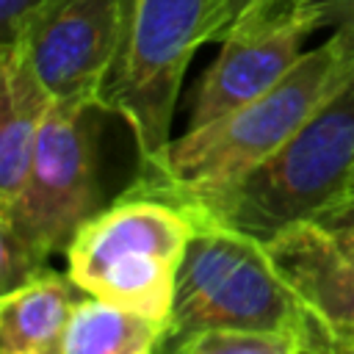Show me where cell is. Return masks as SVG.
I'll use <instances>...</instances> for the list:
<instances>
[{"instance_id":"obj_20","label":"cell","mask_w":354,"mask_h":354,"mask_svg":"<svg viewBox=\"0 0 354 354\" xmlns=\"http://www.w3.org/2000/svg\"><path fill=\"white\" fill-rule=\"evenodd\" d=\"M351 191H354V180H351V185H348V191H346V194H351ZM346 194H343V196H346Z\"/></svg>"},{"instance_id":"obj_4","label":"cell","mask_w":354,"mask_h":354,"mask_svg":"<svg viewBox=\"0 0 354 354\" xmlns=\"http://www.w3.org/2000/svg\"><path fill=\"white\" fill-rule=\"evenodd\" d=\"M354 180V66L346 83L260 169L191 207L257 238L313 218ZM166 196V194H163Z\"/></svg>"},{"instance_id":"obj_14","label":"cell","mask_w":354,"mask_h":354,"mask_svg":"<svg viewBox=\"0 0 354 354\" xmlns=\"http://www.w3.org/2000/svg\"><path fill=\"white\" fill-rule=\"evenodd\" d=\"M171 354H304L301 343L260 329H207Z\"/></svg>"},{"instance_id":"obj_13","label":"cell","mask_w":354,"mask_h":354,"mask_svg":"<svg viewBox=\"0 0 354 354\" xmlns=\"http://www.w3.org/2000/svg\"><path fill=\"white\" fill-rule=\"evenodd\" d=\"M301 0H210L205 17V44H221L241 30H257L299 19Z\"/></svg>"},{"instance_id":"obj_3","label":"cell","mask_w":354,"mask_h":354,"mask_svg":"<svg viewBox=\"0 0 354 354\" xmlns=\"http://www.w3.org/2000/svg\"><path fill=\"white\" fill-rule=\"evenodd\" d=\"M196 227L183 199L130 185L75 232L66 274L83 293L166 324Z\"/></svg>"},{"instance_id":"obj_15","label":"cell","mask_w":354,"mask_h":354,"mask_svg":"<svg viewBox=\"0 0 354 354\" xmlns=\"http://www.w3.org/2000/svg\"><path fill=\"white\" fill-rule=\"evenodd\" d=\"M50 260H44L22 235L8 227H0V290H14L41 271H47Z\"/></svg>"},{"instance_id":"obj_1","label":"cell","mask_w":354,"mask_h":354,"mask_svg":"<svg viewBox=\"0 0 354 354\" xmlns=\"http://www.w3.org/2000/svg\"><path fill=\"white\" fill-rule=\"evenodd\" d=\"M354 66V30L335 33L301 53L293 69L257 100L227 116L185 130L130 185L174 199H205L232 188L271 160L296 130L346 83Z\"/></svg>"},{"instance_id":"obj_6","label":"cell","mask_w":354,"mask_h":354,"mask_svg":"<svg viewBox=\"0 0 354 354\" xmlns=\"http://www.w3.org/2000/svg\"><path fill=\"white\" fill-rule=\"evenodd\" d=\"M100 105L50 102L28 180L0 227L22 235L44 260L64 254L75 232L105 207L100 185Z\"/></svg>"},{"instance_id":"obj_11","label":"cell","mask_w":354,"mask_h":354,"mask_svg":"<svg viewBox=\"0 0 354 354\" xmlns=\"http://www.w3.org/2000/svg\"><path fill=\"white\" fill-rule=\"evenodd\" d=\"M83 290L66 271H41L0 296V354H61Z\"/></svg>"},{"instance_id":"obj_10","label":"cell","mask_w":354,"mask_h":354,"mask_svg":"<svg viewBox=\"0 0 354 354\" xmlns=\"http://www.w3.org/2000/svg\"><path fill=\"white\" fill-rule=\"evenodd\" d=\"M50 102L25 50L17 41L0 44V207L14 205L28 180Z\"/></svg>"},{"instance_id":"obj_19","label":"cell","mask_w":354,"mask_h":354,"mask_svg":"<svg viewBox=\"0 0 354 354\" xmlns=\"http://www.w3.org/2000/svg\"><path fill=\"white\" fill-rule=\"evenodd\" d=\"M340 28H348V30H354V19H351V22H346V25H340Z\"/></svg>"},{"instance_id":"obj_8","label":"cell","mask_w":354,"mask_h":354,"mask_svg":"<svg viewBox=\"0 0 354 354\" xmlns=\"http://www.w3.org/2000/svg\"><path fill=\"white\" fill-rule=\"evenodd\" d=\"M266 246L304 301L324 354H354V230L304 218L266 238Z\"/></svg>"},{"instance_id":"obj_9","label":"cell","mask_w":354,"mask_h":354,"mask_svg":"<svg viewBox=\"0 0 354 354\" xmlns=\"http://www.w3.org/2000/svg\"><path fill=\"white\" fill-rule=\"evenodd\" d=\"M310 33L315 30L307 22L290 19L227 36L194 88L185 130L205 127L277 86L301 58V44Z\"/></svg>"},{"instance_id":"obj_2","label":"cell","mask_w":354,"mask_h":354,"mask_svg":"<svg viewBox=\"0 0 354 354\" xmlns=\"http://www.w3.org/2000/svg\"><path fill=\"white\" fill-rule=\"evenodd\" d=\"M196 213L199 227L183 257L171 313L155 354H171L207 329L277 332L299 340L304 354H324L321 335L304 301L277 268L266 238Z\"/></svg>"},{"instance_id":"obj_5","label":"cell","mask_w":354,"mask_h":354,"mask_svg":"<svg viewBox=\"0 0 354 354\" xmlns=\"http://www.w3.org/2000/svg\"><path fill=\"white\" fill-rule=\"evenodd\" d=\"M210 0H133L116 69L102 91V108L133 133L138 166L171 144L180 83L194 53L205 44Z\"/></svg>"},{"instance_id":"obj_7","label":"cell","mask_w":354,"mask_h":354,"mask_svg":"<svg viewBox=\"0 0 354 354\" xmlns=\"http://www.w3.org/2000/svg\"><path fill=\"white\" fill-rule=\"evenodd\" d=\"M133 0H44L17 44L53 102L102 108L124 47ZM14 44V41H11Z\"/></svg>"},{"instance_id":"obj_16","label":"cell","mask_w":354,"mask_h":354,"mask_svg":"<svg viewBox=\"0 0 354 354\" xmlns=\"http://www.w3.org/2000/svg\"><path fill=\"white\" fill-rule=\"evenodd\" d=\"M296 17L313 30L340 28L354 19V0H301Z\"/></svg>"},{"instance_id":"obj_18","label":"cell","mask_w":354,"mask_h":354,"mask_svg":"<svg viewBox=\"0 0 354 354\" xmlns=\"http://www.w3.org/2000/svg\"><path fill=\"white\" fill-rule=\"evenodd\" d=\"M313 221H318L324 227H332V230H354V191L335 199L324 210H318L313 216Z\"/></svg>"},{"instance_id":"obj_12","label":"cell","mask_w":354,"mask_h":354,"mask_svg":"<svg viewBox=\"0 0 354 354\" xmlns=\"http://www.w3.org/2000/svg\"><path fill=\"white\" fill-rule=\"evenodd\" d=\"M163 326L91 293H83L72 310L61 354H155Z\"/></svg>"},{"instance_id":"obj_17","label":"cell","mask_w":354,"mask_h":354,"mask_svg":"<svg viewBox=\"0 0 354 354\" xmlns=\"http://www.w3.org/2000/svg\"><path fill=\"white\" fill-rule=\"evenodd\" d=\"M41 3L44 0H0V44L17 41Z\"/></svg>"}]
</instances>
